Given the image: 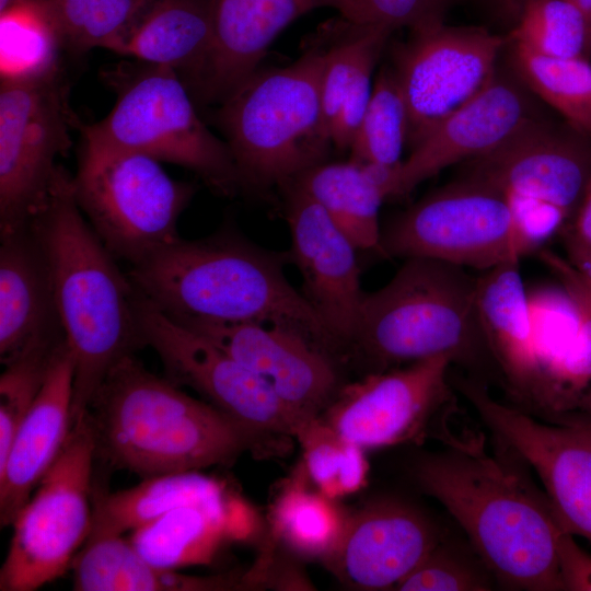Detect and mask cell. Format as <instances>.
<instances>
[{"label":"cell","mask_w":591,"mask_h":591,"mask_svg":"<svg viewBox=\"0 0 591 591\" xmlns=\"http://www.w3.org/2000/svg\"><path fill=\"white\" fill-rule=\"evenodd\" d=\"M560 234L567 253L591 250V179L573 217Z\"/></svg>","instance_id":"42"},{"label":"cell","mask_w":591,"mask_h":591,"mask_svg":"<svg viewBox=\"0 0 591 591\" xmlns=\"http://www.w3.org/2000/svg\"><path fill=\"white\" fill-rule=\"evenodd\" d=\"M448 356H436L345 384L321 419L362 449L418 442L433 432L444 442L455 412Z\"/></svg>","instance_id":"13"},{"label":"cell","mask_w":591,"mask_h":591,"mask_svg":"<svg viewBox=\"0 0 591 591\" xmlns=\"http://www.w3.org/2000/svg\"><path fill=\"white\" fill-rule=\"evenodd\" d=\"M0 360L4 364L38 337L63 332L50 267L28 224L0 233Z\"/></svg>","instance_id":"23"},{"label":"cell","mask_w":591,"mask_h":591,"mask_svg":"<svg viewBox=\"0 0 591 591\" xmlns=\"http://www.w3.org/2000/svg\"><path fill=\"white\" fill-rule=\"evenodd\" d=\"M451 373L455 391L473 406L496 440L536 474L561 529L591 542V424L537 419L498 401L486 381Z\"/></svg>","instance_id":"14"},{"label":"cell","mask_w":591,"mask_h":591,"mask_svg":"<svg viewBox=\"0 0 591 591\" xmlns=\"http://www.w3.org/2000/svg\"><path fill=\"white\" fill-rule=\"evenodd\" d=\"M441 541L424 511L380 499L346 517L336 545L322 561L349 588L395 590Z\"/></svg>","instance_id":"19"},{"label":"cell","mask_w":591,"mask_h":591,"mask_svg":"<svg viewBox=\"0 0 591 591\" xmlns=\"http://www.w3.org/2000/svg\"><path fill=\"white\" fill-rule=\"evenodd\" d=\"M73 380L74 361L65 341L0 464L1 528L12 525L66 443L72 427Z\"/></svg>","instance_id":"22"},{"label":"cell","mask_w":591,"mask_h":591,"mask_svg":"<svg viewBox=\"0 0 591 591\" xmlns=\"http://www.w3.org/2000/svg\"><path fill=\"white\" fill-rule=\"evenodd\" d=\"M568 260L591 280V250L567 253Z\"/></svg>","instance_id":"43"},{"label":"cell","mask_w":591,"mask_h":591,"mask_svg":"<svg viewBox=\"0 0 591 591\" xmlns=\"http://www.w3.org/2000/svg\"><path fill=\"white\" fill-rule=\"evenodd\" d=\"M95 482L88 538L123 535L176 508L231 494L222 480L199 471L143 478L138 485L115 493Z\"/></svg>","instance_id":"28"},{"label":"cell","mask_w":591,"mask_h":591,"mask_svg":"<svg viewBox=\"0 0 591 591\" xmlns=\"http://www.w3.org/2000/svg\"><path fill=\"white\" fill-rule=\"evenodd\" d=\"M117 93L104 119L79 126L83 137L184 166L222 195L242 186L228 143L199 118L188 88L173 69L144 62Z\"/></svg>","instance_id":"8"},{"label":"cell","mask_w":591,"mask_h":591,"mask_svg":"<svg viewBox=\"0 0 591 591\" xmlns=\"http://www.w3.org/2000/svg\"><path fill=\"white\" fill-rule=\"evenodd\" d=\"M478 277L465 267L405 258L392 279L364 292L349 356L370 372L448 356L454 366L494 380L477 306Z\"/></svg>","instance_id":"5"},{"label":"cell","mask_w":591,"mask_h":591,"mask_svg":"<svg viewBox=\"0 0 591 591\" xmlns=\"http://www.w3.org/2000/svg\"><path fill=\"white\" fill-rule=\"evenodd\" d=\"M96 444L85 412L12 523L1 591H33L61 577L91 528Z\"/></svg>","instance_id":"10"},{"label":"cell","mask_w":591,"mask_h":591,"mask_svg":"<svg viewBox=\"0 0 591 591\" xmlns=\"http://www.w3.org/2000/svg\"><path fill=\"white\" fill-rule=\"evenodd\" d=\"M59 36L38 0L0 12L1 79L38 77L58 69Z\"/></svg>","instance_id":"32"},{"label":"cell","mask_w":591,"mask_h":591,"mask_svg":"<svg viewBox=\"0 0 591 591\" xmlns=\"http://www.w3.org/2000/svg\"><path fill=\"white\" fill-rule=\"evenodd\" d=\"M345 519L333 499L306 489L301 478H294L281 489L270 512L278 540L300 556L321 560L336 545Z\"/></svg>","instance_id":"31"},{"label":"cell","mask_w":591,"mask_h":591,"mask_svg":"<svg viewBox=\"0 0 591 591\" xmlns=\"http://www.w3.org/2000/svg\"><path fill=\"white\" fill-rule=\"evenodd\" d=\"M155 0H38L61 46L84 53L101 47L121 55Z\"/></svg>","instance_id":"29"},{"label":"cell","mask_w":591,"mask_h":591,"mask_svg":"<svg viewBox=\"0 0 591 591\" xmlns=\"http://www.w3.org/2000/svg\"><path fill=\"white\" fill-rule=\"evenodd\" d=\"M212 39L210 0H155L121 55L173 69L196 86Z\"/></svg>","instance_id":"27"},{"label":"cell","mask_w":591,"mask_h":591,"mask_svg":"<svg viewBox=\"0 0 591 591\" xmlns=\"http://www.w3.org/2000/svg\"><path fill=\"white\" fill-rule=\"evenodd\" d=\"M286 218L291 239L288 257L301 275L302 293L343 359L349 356L364 294L358 248L314 199L293 185Z\"/></svg>","instance_id":"18"},{"label":"cell","mask_w":591,"mask_h":591,"mask_svg":"<svg viewBox=\"0 0 591 591\" xmlns=\"http://www.w3.org/2000/svg\"><path fill=\"white\" fill-rule=\"evenodd\" d=\"M73 195L108 251L135 265L179 237L177 221L194 187L160 161L83 137Z\"/></svg>","instance_id":"7"},{"label":"cell","mask_w":591,"mask_h":591,"mask_svg":"<svg viewBox=\"0 0 591 591\" xmlns=\"http://www.w3.org/2000/svg\"><path fill=\"white\" fill-rule=\"evenodd\" d=\"M325 53L256 70L224 100L220 119L242 186L290 184L323 162L332 144L321 99Z\"/></svg>","instance_id":"6"},{"label":"cell","mask_w":591,"mask_h":591,"mask_svg":"<svg viewBox=\"0 0 591 591\" xmlns=\"http://www.w3.org/2000/svg\"><path fill=\"white\" fill-rule=\"evenodd\" d=\"M294 438L303 451V473L322 495L334 500L364 487V449L343 438L321 417L301 422Z\"/></svg>","instance_id":"33"},{"label":"cell","mask_w":591,"mask_h":591,"mask_svg":"<svg viewBox=\"0 0 591 591\" xmlns=\"http://www.w3.org/2000/svg\"><path fill=\"white\" fill-rule=\"evenodd\" d=\"M493 576L482 563L441 541L395 588L399 591H484Z\"/></svg>","instance_id":"37"},{"label":"cell","mask_w":591,"mask_h":591,"mask_svg":"<svg viewBox=\"0 0 591 591\" xmlns=\"http://www.w3.org/2000/svg\"><path fill=\"white\" fill-rule=\"evenodd\" d=\"M452 0H341L344 20L393 33L408 28L416 33L444 23Z\"/></svg>","instance_id":"38"},{"label":"cell","mask_w":591,"mask_h":591,"mask_svg":"<svg viewBox=\"0 0 591 591\" xmlns=\"http://www.w3.org/2000/svg\"><path fill=\"white\" fill-rule=\"evenodd\" d=\"M30 225L48 259L60 324L74 361L73 422L109 370L147 347L140 293L83 217L72 177L62 166Z\"/></svg>","instance_id":"2"},{"label":"cell","mask_w":591,"mask_h":591,"mask_svg":"<svg viewBox=\"0 0 591 591\" xmlns=\"http://www.w3.org/2000/svg\"><path fill=\"white\" fill-rule=\"evenodd\" d=\"M538 258L557 276L563 289L577 305L591 316V280L582 274L568 258L541 248Z\"/></svg>","instance_id":"41"},{"label":"cell","mask_w":591,"mask_h":591,"mask_svg":"<svg viewBox=\"0 0 591 591\" xmlns=\"http://www.w3.org/2000/svg\"><path fill=\"white\" fill-rule=\"evenodd\" d=\"M396 167L363 164L351 159L322 162L289 185L314 199L358 250L378 253L382 231L380 207L390 198Z\"/></svg>","instance_id":"25"},{"label":"cell","mask_w":591,"mask_h":591,"mask_svg":"<svg viewBox=\"0 0 591 591\" xmlns=\"http://www.w3.org/2000/svg\"><path fill=\"white\" fill-rule=\"evenodd\" d=\"M140 323L147 346L159 356L165 376L186 385L250 431L294 438L297 420L270 384L199 334L172 321L140 294Z\"/></svg>","instance_id":"15"},{"label":"cell","mask_w":591,"mask_h":591,"mask_svg":"<svg viewBox=\"0 0 591 591\" xmlns=\"http://www.w3.org/2000/svg\"><path fill=\"white\" fill-rule=\"evenodd\" d=\"M503 9L513 18L518 15L521 9L533 0H499Z\"/></svg>","instance_id":"44"},{"label":"cell","mask_w":591,"mask_h":591,"mask_svg":"<svg viewBox=\"0 0 591 591\" xmlns=\"http://www.w3.org/2000/svg\"><path fill=\"white\" fill-rule=\"evenodd\" d=\"M537 251L506 197L463 175L394 217L381 231L383 257H426L486 271Z\"/></svg>","instance_id":"9"},{"label":"cell","mask_w":591,"mask_h":591,"mask_svg":"<svg viewBox=\"0 0 591 591\" xmlns=\"http://www.w3.org/2000/svg\"><path fill=\"white\" fill-rule=\"evenodd\" d=\"M573 3L586 16L591 31V0H569Z\"/></svg>","instance_id":"45"},{"label":"cell","mask_w":591,"mask_h":591,"mask_svg":"<svg viewBox=\"0 0 591 591\" xmlns=\"http://www.w3.org/2000/svg\"><path fill=\"white\" fill-rule=\"evenodd\" d=\"M412 34L394 71L407 106L408 141L414 147L493 79L508 38L483 26L445 23Z\"/></svg>","instance_id":"16"},{"label":"cell","mask_w":591,"mask_h":591,"mask_svg":"<svg viewBox=\"0 0 591 591\" xmlns=\"http://www.w3.org/2000/svg\"><path fill=\"white\" fill-rule=\"evenodd\" d=\"M21 0H0V12L14 5Z\"/></svg>","instance_id":"46"},{"label":"cell","mask_w":591,"mask_h":591,"mask_svg":"<svg viewBox=\"0 0 591 591\" xmlns=\"http://www.w3.org/2000/svg\"><path fill=\"white\" fill-rule=\"evenodd\" d=\"M176 323L267 381L294 416L297 427L320 417L343 386L338 362L288 326L205 320Z\"/></svg>","instance_id":"17"},{"label":"cell","mask_w":591,"mask_h":591,"mask_svg":"<svg viewBox=\"0 0 591 591\" xmlns=\"http://www.w3.org/2000/svg\"><path fill=\"white\" fill-rule=\"evenodd\" d=\"M409 119L394 70L378 73L372 94L350 144V159L363 164L396 167L408 140Z\"/></svg>","instance_id":"34"},{"label":"cell","mask_w":591,"mask_h":591,"mask_svg":"<svg viewBox=\"0 0 591 591\" xmlns=\"http://www.w3.org/2000/svg\"><path fill=\"white\" fill-rule=\"evenodd\" d=\"M464 175L499 190L540 251L563 232L583 197L591 179V142L536 118L497 150L468 161Z\"/></svg>","instance_id":"11"},{"label":"cell","mask_w":591,"mask_h":591,"mask_svg":"<svg viewBox=\"0 0 591 591\" xmlns=\"http://www.w3.org/2000/svg\"><path fill=\"white\" fill-rule=\"evenodd\" d=\"M419 456L412 476L462 528L494 580L508 589L564 590L557 559L561 530L551 505L519 465L490 453L482 434L454 433Z\"/></svg>","instance_id":"1"},{"label":"cell","mask_w":591,"mask_h":591,"mask_svg":"<svg viewBox=\"0 0 591 591\" xmlns=\"http://www.w3.org/2000/svg\"><path fill=\"white\" fill-rule=\"evenodd\" d=\"M65 333L36 338L4 363L0 376V464L10 450L21 421L38 396Z\"/></svg>","instance_id":"36"},{"label":"cell","mask_w":591,"mask_h":591,"mask_svg":"<svg viewBox=\"0 0 591 591\" xmlns=\"http://www.w3.org/2000/svg\"><path fill=\"white\" fill-rule=\"evenodd\" d=\"M73 126L59 69L1 79L0 233L28 225L45 205L59 170L56 159L70 147Z\"/></svg>","instance_id":"12"},{"label":"cell","mask_w":591,"mask_h":591,"mask_svg":"<svg viewBox=\"0 0 591 591\" xmlns=\"http://www.w3.org/2000/svg\"><path fill=\"white\" fill-rule=\"evenodd\" d=\"M376 62L370 61L359 71L331 126L332 144L338 149H349L357 134L372 94V77Z\"/></svg>","instance_id":"39"},{"label":"cell","mask_w":591,"mask_h":591,"mask_svg":"<svg viewBox=\"0 0 591 591\" xmlns=\"http://www.w3.org/2000/svg\"><path fill=\"white\" fill-rule=\"evenodd\" d=\"M515 69L538 97L576 132L591 137V62L587 57L556 58L513 45Z\"/></svg>","instance_id":"30"},{"label":"cell","mask_w":591,"mask_h":591,"mask_svg":"<svg viewBox=\"0 0 591 591\" xmlns=\"http://www.w3.org/2000/svg\"><path fill=\"white\" fill-rule=\"evenodd\" d=\"M282 255L232 232L160 248L127 273L148 301L175 322H259L288 326L333 359L339 349L303 293L283 271Z\"/></svg>","instance_id":"3"},{"label":"cell","mask_w":591,"mask_h":591,"mask_svg":"<svg viewBox=\"0 0 591 591\" xmlns=\"http://www.w3.org/2000/svg\"><path fill=\"white\" fill-rule=\"evenodd\" d=\"M85 412L96 461L142 479L231 464L264 449L230 416L152 373L135 355L109 370Z\"/></svg>","instance_id":"4"},{"label":"cell","mask_w":591,"mask_h":591,"mask_svg":"<svg viewBox=\"0 0 591 591\" xmlns=\"http://www.w3.org/2000/svg\"><path fill=\"white\" fill-rule=\"evenodd\" d=\"M557 559L564 590L591 591V554L563 529L557 536Z\"/></svg>","instance_id":"40"},{"label":"cell","mask_w":591,"mask_h":591,"mask_svg":"<svg viewBox=\"0 0 591 591\" xmlns=\"http://www.w3.org/2000/svg\"><path fill=\"white\" fill-rule=\"evenodd\" d=\"M76 591H224L242 589V576L196 577L160 568L121 535L88 538L74 557Z\"/></svg>","instance_id":"26"},{"label":"cell","mask_w":591,"mask_h":591,"mask_svg":"<svg viewBox=\"0 0 591 591\" xmlns=\"http://www.w3.org/2000/svg\"><path fill=\"white\" fill-rule=\"evenodd\" d=\"M536 118L522 89L497 72L471 100L437 123L394 170L391 197L409 194L443 169L482 158Z\"/></svg>","instance_id":"20"},{"label":"cell","mask_w":591,"mask_h":591,"mask_svg":"<svg viewBox=\"0 0 591 591\" xmlns=\"http://www.w3.org/2000/svg\"><path fill=\"white\" fill-rule=\"evenodd\" d=\"M212 39L195 89L207 101L225 100L250 78L275 38L317 8L341 0H210Z\"/></svg>","instance_id":"21"},{"label":"cell","mask_w":591,"mask_h":591,"mask_svg":"<svg viewBox=\"0 0 591 591\" xmlns=\"http://www.w3.org/2000/svg\"><path fill=\"white\" fill-rule=\"evenodd\" d=\"M508 42L548 57H587L591 31L569 0H533L514 18Z\"/></svg>","instance_id":"35"},{"label":"cell","mask_w":591,"mask_h":591,"mask_svg":"<svg viewBox=\"0 0 591 591\" xmlns=\"http://www.w3.org/2000/svg\"><path fill=\"white\" fill-rule=\"evenodd\" d=\"M254 521L232 493L186 505L130 532L129 542L152 565L176 570L208 564L227 543L243 540Z\"/></svg>","instance_id":"24"}]
</instances>
